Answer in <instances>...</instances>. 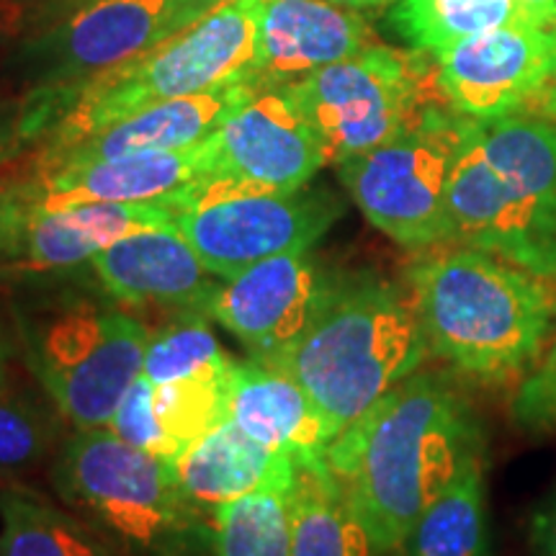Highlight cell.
<instances>
[{
	"label": "cell",
	"mask_w": 556,
	"mask_h": 556,
	"mask_svg": "<svg viewBox=\"0 0 556 556\" xmlns=\"http://www.w3.org/2000/svg\"><path fill=\"white\" fill-rule=\"evenodd\" d=\"M477 451L482 428L467 397L446 374L417 368L332 438L325 462L389 554Z\"/></svg>",
	"instance_id": "cell-1"
},
{
	"label": "cell",
	"mask_w": 556,
	"mask_h": 556,
	"mask_svg": "<svg viewBox=\"0 0 556 556\" xmlns=\"http://www.w3.org/2000/svg\"><path fill=\"white\" fill-rule=\"evenodd\" d=\"M409 268V302L428 351L486 387L531 371L556 328L546 278L467 245H438Z\"/></svg>",
	"instance_id": "cell-2"
},
{
	"label": "cell",
	"mask_w": 556,
	"mask_h": 556,
	"mask_svg": "<svg viewBox=\"0 0 556 556\" xmlns=\"http://www.w3.org/2000/svg\"><path fill=\"white\" fill-rule=\"evenodd\" d=\"M556 278V124L462 116L448 184V242Z\"/></svg>",
	"instance_id": "cell-3"
},
{
	"label": "cell",
	"mask_w": 556,
	"mask_h": 556,
	"mask_svg": "<svg viewBox=\"0 0 556 556\" xmlns=\"http://www.w3.org/2000/svg\"><path fill=\"white\" fill-rule=\"evenodd\" d=\"M428 353L413 302L394 283L332 276L307 330L268 364L294 377L340 435Z\"/></svg>",
	"instance_id": "cell-4"
},
{
	"label": "cell",
	"mask_w": 556,
	"mask_h": 556,
	"mask_svg": "<svg viewBox=\"0 0 556 556\" xmlns=\"http://www.w3.org/2000/svg\"><path fill=\"white\" fill-rule=\"evenodd\" d=\"M54 486L103 541L127 556H208L212 518L186 497L168 458L129 446L109 428L75 430Z\"/></svg>",
	"instance_id": "cell-5"
},
{
	"label": "cell",
	"mask_w": 556,
	"mask_h": 556,
	"mask_svg": "<svg viewBox=\"0 0 556 556\" xmlns=\"http://www.w3.org/2000/svg\"><path fill=\"white\" fill-rule=\"evenodd\" d=\"M263 3L266 0H225L139 58L70 90L54 103V122L37 148L75 142L155 103L253 80Z\"/></svg>",
	"instance_id": "cell-6"
},
{
	"label": "cell",
	"mask_w": 556,
	"mask_h": 556,
	"mask_svg": "<svg viewBox=\"0 0 556 556\" xmlns=\"http://www.w3.org/2000/svg\"><path fill=\"white\" fill-rule=\"evenodd\" d=\"M150 328L93 299H67L24 325L26 358L75 430L106 428L142 377Z\"/></svg>",
	"instance_id": "cell-7"
},
{
	"label": "cell",
	"mask_w": 556,
	"mask_h": 556,
	"mask_svg": "<svg viewBox=\"0 0 556 556\" xmlns=\"http://www.w3.org/2000/svg\"><path fill=\"white\" fill-rule=\"evenodd\" d=\"M462 114L428 103L400 135L336 165L364 217L402 248L448 242V184Z\"/></svg>",
	"instance_id": "cell-8"
},
{
	"label": "cell",
	"mask_w": 556,
	"mask_h": 556,
	"mask_svg": "<svg viewBox=\"0 0 556 556\" xmlns=\"http://www.w3.org/2000/svg\"><path fill=\"white\" fill-rule=\"evenodd\" d=\"M204 150L199 176L163 199L176 214L225 199L304 189L328 165L287 86L255 90L204 139Z\"/></svg>",
	"instance_id": "cell-9"
},
{
	"label": "cell",
	"mask_w": 556,
	"mask_h": 556,
	"mask_svg": "<svg viewBox=\"0 0 556 556\" xmlns=\"http://www.w3.org/2000/svg\"><path fill=\"white\" fill-rule=\"evenodd\" d=\"M420 54L377 41L289 83L291 99L315 129L328 165L379 148L428 106L422 90L428 70Z\"/></svg>",
	"instance_id": "cell-10"
},
{
	"label": "cell",
	"mask_w": 556,
	"mask_h": 556,
	"mask_svg": "<svg viewBox=\"0 0 556 556\" xmlns=\"http://www.w3.org/2000/svg\"><path fill=\"white\" fill-rule=\"evenodd\" d=\"M225 0H93L26 41L31 90L50 111L70 90L144 54Z\"/></svg>",
	"instance_id": "cell-11"
},
{
	"label": "cell",
	"mask_w": 556,
	"mask_h": 556,
	"mask_svg": "<svg viewBox=\"0 0 556 556\" xmlns=\"http://www.w3.org/2000/svg\"><path fill=\"white\" fill-rule=\"evenodd\" d=\"M343 217V199L328 189L253 193L186 208L170 225L189 240L201 263L219 278H235L255 263L315 242Z\"/></svg>",
	"instance_id": "cell-12"
},
{
	"label": "cell",
	"mask_w": 556,
	"mask_h": 556,
	"mask_svg": "<svg viewBox=\"0 0 556 556\" xmlns=\"http://www.w3.org/2000/svg\"><path fill=\"white\" fill-rule=\"evenodd\" d=\"M433 60L438 93L456 114L477 122L531 114L556 75V21L475 34Z\"/></svg>",
	"instance_id": "cell-13"
},
{
	"label": "cell",
	"mask_w": 556,
	"mask_h": 556,
	"mask_svg": "<svg viewBox=\"0 0 556 556\" xmlns=\"http://www.w3.org/2000/svg\"><path fill=\"white\" fill-rule=\"evenodd\" d=\"M165 201L41 206L0 180V270L62 274L88 266L103 248L144 227L168 225Z\"/></svg>",
	"instance_id": "cell-14"
},
{
	"label": "cell",
	"mask_w": 556,
	"mask_h": 556,
	"mask_svg": "<svg viewBox=\"0 0 556 556\" xmlns=\"http://www.w3.org/2000/svg\"><path fill=\"white\" fill-rule=\"evenodd\" d=\"M330 283L312 250H296L222 281L204 315L232 332L250 358L268 364L307 330Z\"/></svg>",
	"instance_id": "cell-15"
},
{
	"label": "cell",
	"mask_w": 556,
	"mask_h": 556,
	"mask_svg": "<svg viewBox=\"0 0 556 556\" xmlns=\"http://www.w3.org/2000/svg\"><path fill=\"white\" fill-rule=\"evenodd\" d=\"M109 299L135 309L204 315L225 278L214 276L189 240L170 225L144 227L114 240L88 263Z\"/></svg>",
	"instance_id": "cell-16"
},
{
	"label": "cell",
	"mask_w": 556,
	"mask_h": 556,
	"mask_svg": "<svg viewBox=\"0 0 556 556\" xmlns=\"http://www.w3.org/2000/svg\"><path fill=\"white\" fill-rule=\"evenodd\" d=\"M255 90L258 86L253 80H238L204 90V93L186 96V99L155 103L109 127L90 131L75 142L58 144V148H34L26 157L34 168L54 170L193 148L204 142Z\"/></svg>",
	"instance_id": "cell-17"
},
{
	"label": "cell",
	"mask_w": 556,
	"mask_h": 556,
	"mask_svg": "<svg viewBox=\"0 0 556 556\" xmlns=\"http://www.w3.org/2000/svg\"><path fill=\"white\" fill-rule=\"evenodd\" d=\"M204 142H199L186 150L54 170L26 165L9 176H0V180L18 197L41 206L144 204V201H163L186 189L204 168Z\"/></svg>",
	"instance_id": "cell-18"
},
{
	"label": "cell",
	"mask_w": 556,
	"mask_h": 556,
	"mask_svg": "<svg viewBox=\"0 0 556 556\" xmlns=\"http://www.w3.org/2000/svg\"><path fill=\"white\" fill-rule=\"evenodd\" d=\"M377 45L361 11L330 0H266L255 31L253 80L289 86L304 75Z\"/></svg>",
	"instance_id": "cell-19"
},
{
	"label": "cell",
	"mask_w": 556,
	"mask_h": 556,
	"mask_svg": "<svg viewBox=\"0 0 556 556\" xmlns=\"http://www.w3.org/2000/svg\"><path fill=\"white\" fill-rule=\"evenodd\" d=\"M227 420L253 441L294 462L325 458L336 438L330 422L294 377L255 358L232 368L227 384Z\"/></svg>",
	"instance_id": "cell-20"
},
{
	"label": "cell",
	"mask_w": 556,
	"mask_h": 556,
	"mask_svg": "<svg viewBox=\"0 0 556 556\" xmlns=\"http://www.w3.org/2000/svg\"><path fill=\"white\" fill-rule=\"evenodd\" d=\"M294 467V458L253 441L232 420H222L170 458L180 490L208 518L255 492L289 490Z\"/></svg>",
	"instance_id": "cell-21"
},
{
	"label": "cell",
	"mask_w": 556,
	"mask_h": 556,
	"mask_svg": "<svg viewBox=\"0 0 556 556\" xmlns=\"http://www.w3.org/2000/svg\"><path fill=\"white\" fill-rule=\"evenodd\" d=\"M291 556H381L377 541L325 458L296 462Z\"/></svg>",
	"instance_id": "cell-22"
},
{
	"label": "cell",
	"mask_w": 556,
	"mask_h": 556,
	"mask_svg": "<svg viewBox=\"0 0 556 556\" xmlns=\"http://www.w3.org/2000/svg\"><path fill=\"white\" fill-rule=\"evenodd\" d=\"M405 556H490L482 451L471 454L426 507L402 544Z\"/></svg>",
	"instance_id": "cell-23"
},
{
	"label": "cell",
	"mask_w": 556,
	"mask_h": 556,
	"mask_svg": "<svg viewBox=\"0 0 556 556\" xmlns=\"http://www.w3.org/2000/svg\"><path fill=\"white\" fill-rule=\"evenodd\" d=\"M0 556L114 554L86 520L26 486H9L0 492Z\"/></svg>",
	"instance_id": "cell-24"
},
{
	"label": "cell",
	"mask_w": 556,
	"mask_h": 556,
	"mask_svg": "<svg viewBox=\"0 0 556 556\" xmlns=\"http://www.w3.org/2000/svg\"><path fill=\"white\" fill-rule=\"evenodd\" d=\"M533 21L518 0H397L392 24L415 52L438 54L456 41Z\"/></svg>",
	"instance_id": "cell-25"
},
{
	"label": "cell",
	"mask_w": 556,
	"mask_h": 556,
	"mask_svg": "<svg viewBox=\"0 0 556 556\" xmlns=\"http://www.w3.org/2000/svg\"><path fill=\"white\" fill-rule=\"evenodd\" d=\"M206 315H176L150 328L142 377L155 387L189 381H227L238 361L219 345Z\"/></svg>",
	"instance_id": "cell-26"
},
{
	"label": "cell",
	"mask_w": 556,
	"mask_h": 556,
	"mask_svg": "<svg viewBox=\"0 0 556 556\" xmlns=\"http://www.w3.org/2000/svg\"><path fill=\"white\" fill-rule=\"evenodd\" d=\"M291 486L263 490L212 516L208 556H291Z\"/></svg>",
	"instance_id": "cell-27"
},
{
	"label": "cell",
	"mask_w": 556,
	"mask_h": 556,
	"mask_svg": "<svg viewBox=\"0 0 556 556\" xmlns=\"http://www.w3.org/2000/svg\"><path fill=\"white\" fill-rule=\"evenodd\" d=\"M52 441L50 420L26 400L0 392V477L37 467Z\"/></svg>",
	"instance_id": "cell-28"
},
{
	"label": "cell",
	"mask_w": 556,
	"mask_h": 556,
	"mask_svg": "<svg viewBox=\"0 0 556 556\" xmlns=\"http://www.w3.org/2000/svg\"><path fill=\"white\" fill-rule=\"evenodd\" d=\"M106 428L119 435L122 441H127L129 446L148 451V454L168 458V462L176 456V446H173L168 430H165L155 407V387L144 377H139L129 387V392L124 394Z\"/></svg>",
	"instance_id": "cell-29"
},
{
	"label": "cell",
	"mask_w": 556,
	"mask_h": 556,
	"mask_svg": "<svg viewBox=\"0 0 556 556\" xmlns=\"http://www.w3.org/2000/svg\"><path fill=\"white\" fill-rule=\"evenodd\" d=\"M510 417L526 433H546L556 428V338L520 379Z\"/></svg>",
	"instance_id": "cell-30"
},
{
	"label": "cell",
	"mask_w": 556,
	"mask_h": 556,
	"mask_svg": "<svg viewBox=\"0 0 556 556\" xmlns=\"http://www.w3.org/2000/svg\"><path fill=\"white\" fill-rule=\"evenodd\" d=\"M50 131V114L29 93L13 103H0V170L26 157Z\"/></svg>",
	"instance_id": "cell-31"
},
{
	"label": "cell",
	"mask_w": 556,
	"mask_h": 556,
	"mask_svg": "<svg viewBox=\"0 0 556 556\" xmlns=\"http://www.w3.org/2000/svg\"><path fill=\"white\" fill-rule=\"evenodd\" d=\"M531 546L539 556H556V486L533 510Z\"/></svg>",
	"instance_id": "cell-32"
},
{
	"label": "cell",
	"mask_w": 556,
	"mask_h": 556,
	"mask_svg": "<svg viewBox=\"0 0 556 556\" xmlns=\"http://www.w3.org/2000/svg\"><path fill=\"white\" fill-rule=\"evenodd\" d=\"M531 114L556 124V75L552 78V83H548V86H546L544 93H541V99L536 101V106H533Z\"/></svg>",
	"instance_id": "cell-33"
},
{
	"label": "cell",
	"mask_w": 556,
	"mask_h": 556,
	"mask_svg": "<svg viewBox=\"0 0 556 556\" xmlns=\"http://www.w3.org/2000/svg\"><path fill=\"white\" fill-rule=\"evenodd\" d=\"M520 9H523L528 16L539 24H546V21L556 18V0H518Z\"/></svg>",
	"instance_id": "cell-34"
},
{
	"label": "cell",
	"mask_w": 556,
	"mask_h": 556,
	"mask_svg": "<svg viewBox=\"0 0 556 556\" xmlns=\"http://www.w3.org/2000/svg\"><path fill=\"white\" fill-rule=\"evenodd\" d=\"M330 3L336 5H343V9H351V11H381V9H392L397 0H330Z\"/></svg>",
	"instance_id": "cell-35"
},
{
	"label": "cell",
	"mask_w": 556,
	"mask_h": 556,
	"mask_svg": "<svg viewBox=\"0 0 556 556\" xmlns=\"http://www.w3.org/2000/svg\"><path fill=\"white\" fill-rule=\"evenodd\" d=\"M0 392H5V351L0 345Z\"/></svg>",
	"instance_id": "cell-36"
},
{
	"label": "cell",
	"mask_w": 556,
	"mask_h": 556,
	"mask_svg": "<svg viewBox=\"0 0 556 556\" xmlns=\"http://www.w3.org/2000/svg\"><path fill=\"white\" fill-rule=\"evenodd\" d=\"M86 3H93V0H65V9L75 11V9H80V5H86Z\"/></svg>",
	"instance_id": "cell-37"
}]
</instances>
